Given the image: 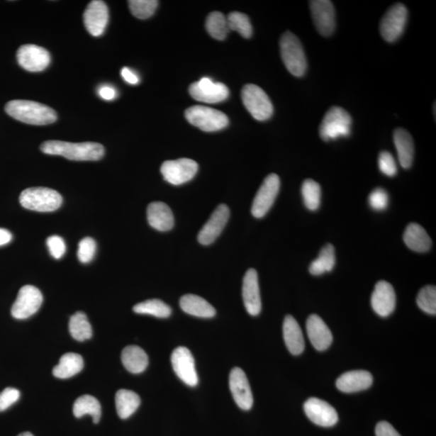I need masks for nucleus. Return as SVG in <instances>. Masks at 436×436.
I'll return each instance as SVG.
<instances>
[{
    "label": "nucleus",
    "instance_id": "0eeeda50",
    "mask_svg": "<svg viewBox=\"0 0 436 436\" xmlns=\"http://www.w3.org/2000/svg\"><path fill=\"white\" fill-rule=\"evenodd\" d=\"M244 106L255 120L264 121L273 114V106L269 96L259 86L247 84L242 90Z\"/></svg>",
    "mask_w": 436,
    "mask_h": 436
},
{
    "label": "nucleus",
    "instance_id": "a18cd8bd",
    "mask_svg": "<svg viewBox=\"0 0 436 436\" xmlns=\"http://www.w3.org/2000/svg\"><path fill=\"white\" fill-rule=\"evenodd\" d=\"M20 396L21 393L18 389L14 388L5 389L4 391L0 393V412L9 409L11 405L18 401Z\"/></svg>",
    "mask_w": 436,
    "mask_h": 436
},
{
    "label": "nucleus",
    "instance_id": "6ab92c4d",
    "mask_svg": "<svg viewBox=\"0 0 436 436\" xmlns=\"http://www.w3.org/2000/svg\"><path fill=\"white\" fill-rule=\"evenodd\" d=\"M86 30L94 37L101 36L108 22L107 5L101 0H94L87 6L84 14Z\"/></svg>",
    "mask_w": 436,
    "mask_h": 436
},
{
    "label": "nucleus",
    "instance_id": "4468645a",
    "mask_svg": "<svg viewBox=\"0 0 436 436\" xmlns=\"http://www.w3.org/2000/svg\"><path fill=\"white\" fill-rule=\"evenodd\" d=\"M19 65L29 72H40L48 67L50 55L47 50L36 45L21 46L16 54Z\"/></svg>",
    "mask_w": 436,
    "mask_h": 436
},
{
    "label": "nucleus",
    "instance_id": "72a5a7b5",
    "mask_svg": "<svg viewBox=\"0 0 436 436\" xmlns=\"http://www.w3.org/2000/svg\"><path fill=\"white\" fill-rule=\"evenodd\" d=\"M69 330L75 340L84 342L92 337L91 325L83 312L75 313L69 323Z\"/></svg>",
    "mask_w": 436,
    "mask_h": 436
},
{
    "label": "nucleus",
    "instance_id": "37998d69",
    "mask_svg": "<svg viewBox=\"0 0 436 436\" xmlns=\"http://www.w3.org/2000/svg\"><path fill=\"white\" fill-rule=\"evenodd\" d=\"M369 203L371 208L374 211H385L389 205V195L386 190L383 189H376L369 196Z\"/></svg>",
    "mask_w": 436,
    "mask_h": 436
},
{
    "label": "nucleus",
    "instance_id": "f03ea898",
    "mask_svg": "<svg viewBox=\"0 0 436 436\" xmlns=\"http://www.w3.org/2000/svg\"><path fill=\"white\" fill-rule=\"evenodd\" d=\"M5 111L11 118L33 125L53 124L57 114L53 108L32 101L14 100L5 106Z\"/></svg>",
    "mask_w": 436,
    "mask_h": 436
},
{
    "label": "nucleus",
    "instance_id": "f3484780",
    "mask_svg": "<svg viewBox=\"0 0 436 436\" xmlns=\"http://www.w3.org/2000/svg\"><path fill=\"white\" fill-rule=\"evenodd\" d=\"M229 382L232 396L237 406L244 410H251L253 395L245 373L240 368L233 369Z\"/></svg>",
    "mask_w": 436,
    "mask_h": 436
},
{
    "label": "nucleus",
    "instance_id": "f704fd0d",
    "mask_svg": "<svg viewBox=\"0 0 436 436\" xmlns=\"http://www.w3.org/2000/svg\"><path fill=\"white\" fill-rule=\"evenodd\" d=\"M133 310L139 315H147L160 318H166L172 315L171 307L159 299L141 302L133 307Z\"/></svg>",
    "mask_w": 436,
    "mask_h": 436
},
{
    "label": "nucleus",
    "instance_id": "5701e85b",
    "mask_svg": "<svg viewBox=\"0 0 436 436\" xmlns=\"http://www.w3.org/2000/svg\"><path fill=\"white\" fill-rule=\"evenodd\" d=\"M374 377L364 370H354L342 374L336 381V387L344 393L365 391L373 385Z\"/></svg>",
    "mask_w": 436,
    "mask_h": 436
},
{
    "label": "nucleus",
    "instance_id": "412c9836",
    "mask_svg": "<svg viewBox=\"0 0 436 436\" xmlns=\"http://www.w3.org/2000/svg\"><path fill=\"white\" fill-rule=\"evenodd\" d=\"M242 298L249 315L257 316L262 309L258 273L250 269L243 278Z\"/></svg>",
    "mask_w": 436,
    "mask_h": 436
},
{
    "label": "nucleus",
    "instance_id": "7c9ffc66",
    "mask_svg": "<svg viewBox=\"0 0 436 436\" xmlns=\"http://www.w3.org/2000/svg\"><path fill=\"white\" fill-rule=\"evenodd\" d=\"M115 403L118 416L122 420H126L138 410L141 404V399L135 392L120 389L116 393Z\"/></svg>",
    "mask_w": 436,
    "mask_h": 436
},
{
    "label": "nucleus",
    "instance_id": "cd10ccee",
    "mask_svg": "<svg viewBox=\"0 0 436 436\" xmlns=\"http://www.w3.org/2000/svg\"><path fill=\"white\" fill-rule=\"evenodd\" d=\"M179 305L183 311L195 317L211 318L216 315V310L212 305L201 296L194 294L183 296Z\"/></svg>",
    "mask_w": 436,
    "mask_h": 436
},
{
    "label": "nucleus",
    "instance_id": "a211bd4d",
    "mask_svg": "<svg viewBox=\"0 0 436 436\" xmlns=\"http://www.w3.org/2000/svg\"><path fill=\"white\" fill-rule=\"evenodd\" d=\"M230 218L228 206L220 205L215 209L211 218L203 225L199 234V241L202 245H211L223 232Z\"/></svg>",
    "mask_w": 436,
    "mask_h": 436
},
{
    "label": "nucleus",
    "instance_id": "bb28decb",
    "mask_svg": "<svg viewBox=\"0 0 436 436\" xmlns=\"http://www.w3.org/2000/svg\"><path fill=\"white\" fill-rule=\"evenodd\" d=\"M403 240L407 247L416 252H427L431 249L432 242L425 229L417 223L407 225L403 235Z\"/></svg>",
    "mask_w": 436,
    "mask_h": 436
},
{
    "label": "nucleus",
    "instance_id": "ea45409f",
    "mask_svg": "<svg viewBox=\"0 0 436 436\" xmlns=\"http://www.w3.org/2000/svg\"><path fill=\"white\" fill-rule=\"evenodd\" d=\"M417 304L420 309L435 315L436 313V288L433 286H427L423 288L417 296Z\"/></svg>",
    "mask_w": 436,
    "mask_h": 436
},
{
    "label": "nucleus",
    "instance_id": "9b49d317",
    "mask_svg": "<svg viewBox=\"0 0 436 436\" xmlns=\"http://www.w3.org/2000/svg\"><path fill=\"white\" fill-rule=\"evenodd\" d=\"M43 302L40 291L33 286L22 287L11 307V315L16 319H26L36 313Z\"/></svg>",
    "mask_w": 436,
    "mask_h": 436
},
{
    "label": "nucleus",
    "instance_id": "20e7f679",
    "mask_svg": "<svg viewBox=\"0 0 436 436\" xmlns=\"http://www.w3.org/2000/svg\"><path fill=\"white\" fill-rule=\"evenodd\" d=\"M20 203L22 207L29 211L53 212L61 207L62 197L54 189L43 187L30 188L22 191Z\"/></svg>",
    "mask_w": 436,
    "mask_h": 436
},
{
    "label": "nucleus",
    "instance_id": "1a4fd4ad",
    "mask_svg": "<svg viewBox=\"0 0 436 436\" xmlns=\"http://www.w3.org/2000/svg\"><path fill=\"white\" fill-rule=\"evenodd\" d=\"M281 180L276 174L267 177L255 196L252 207L255 218H264L270 211L280 191Z\"/></svg>",
    "mask_w": 436,
    "mask_h": 436
},
{
    "label": "nucleus",
    "instance_id": "4c0bfd02",
    "mask_svg": "<svg viewBox=\"0 0 436 436\" xmlns=\"http://www.w3.org/2000/svg\"><path fill=\"white\" fill-rule=\"evenodd\" d=\"M226 18H228L230 31L237 32L244 38L252 37V23L247 15L237 13V11H233L228 16H226Z\"/></svg>",
    "mask_w": 436,
    "mask_h": 436
},
{
    "label": "nucleus",
    "instance_id": "4be33fe9",
    "mask_svg": "<svg viewBox=\"0 0 436 436\" xmlns=\"http://www.w3.org/2000/svg\"><path fill=\"white\" fill-rule=\"evenodd\" d=\"M306 330L311 344L316 350L323 352L332 344L333 336L323 320L317 315H312L307 319Z\"/></svg>",
    "mask_w": 436,
    "mask_h": 436
},
{
    "label": "nucleus",
    "instance_id": "a878e982",
    "mask_svg": "<svg viewBox=\"0 0 436 436\" xmlns=\"http://www.w3.org/2000/svg\"><path fill=\"white\" fill-rule=\"evenodd\" d=\"M393 142L396 147L398 160L404 169H408L414 160V141L408 131L398 128L393 133Z\"/></svg>",
    "mask_w": 436,
    "mask_h": 436
},
{
    "label": "nucleus",
    "instance_id": "f8f14e48",
    "mask_svg": "<svg viewBox=\"0 0 436 436\" xmlns=\"http://www.w3.org/2000/svg\"><path fill=\"white\" fill-rule=\"evenodd\" d=\"M189 93L196 101L207 104L223 102L230 95L228 87L224 84L214 83L212 79L206 77L191 84Z\"/></svg>",
    "mask_w": 436,
    "mask_h": 436
},
{
    "label": "nucleus",
    "instance_id": "c9c22d12",
    "mask_svg": "<svg viewBox=\"0 0 436 436\" xmlns=\"http://www.w3.org/2000/svg\"><path fill=\"white\" fill-rule=\"evenodd\" d=\"M206 27L209 35L216 40H224L230 32L228 18L219 11L208 15Z\"/></svg>",
    "mask_w": 436,
    "mask_h": 436
},
{
    "label": "nucleus",
    "instance_id": "e433bc0d",
    "mask_svg": "<svg viewBox=\"0 0 436 436\" xmlns=\"http://www.w3.org/2000/svg\"><path fill=\"white\" fill-rule=\"evenodd\" d=\"M301 194L306 207L315 211L321 203L322 191L318 183L311 179H306L302 184Z\"/></svg>",
    "mask_w": 436,
    "mask_h": 436
},
{
    "label": "nucleus",
    "instance_id": "c03bdc74",
    "mask_svg": "<svg viewBox=\"0 0 436 436\" xmlns=\"http://www.w3.org/2000/svg\"><path fill=\"white\" fill-rule=\"evenodd\" d=\"M46 243H47L50 255L55 259H60L66 253V243L62 237L57 235L50 236Z\"/></svg>",
    "mask_w": 436,
    "mask_h": 436
},
{
    "label": "nucleus",
    "instance_id": "423d86ee",
    "mask_svg": "<svg viewBox=\"0 0 436 436\" xmlns=\"http://www.w3.org/2000/svg\"><path fill=\"white\" fill-rule=\"evenodd\" d=\"M185 118L190 124L206 132L219 131L229 124L228 116L224 113L206 106H196L189 108L185 111Z\"/></svg>",
    "mask_w": 436,
    "mask_h": 436
},
{
    "label": "nucleus",
    "instance_id": "3c124183",
    "mask_svg": "<svg viewBox=\"0 0 436 436\" xmlns=\"http://www.w3.org/2000/svg\"><path fill=\"white\" fill-rule=\"evenodd\" d=\"M18 436H33V435L31 434L30 432H24V433L20 434Z\"/></svg>",
    "mask_w": 436,
    "mask_h": 436
},
{
    "label": "nucleus",
    "instance_id": "9d476101",
    "mask_svg": "<svg viewBox=\"0 0 436 436\" xmlns=\"http://www.w3.org/2000/svg\"><path fill=\"white\" fill-rule=\"evenodd\" d=\"M199 171V164L193 160L179 159L166 161L161 167V173L167 182L181 185L190 181Z\"/></svg>",
    "mask_w": 436,
    "mask_h": 436
},
{
    "label": "nucleus",
    "instance_id": "6e6552de",
    "mask_svg": "<svg viewBox=\"0 0 436 436\" xmlns=\"http://www.w3.org/2000/svg\"><path fill=\"white\" fill-rule=\"evenodd\" d=\"M408 19L406 6L398 3L392 6L383 16L380 23V33L384 40L394 43L402 36Z\"/></svg>",
    "mask_w": 436,
    "mask_h": 436
},
{
    "label": "nucleus",
    "instance_id": "f257e3e1",
    "mask_svg": "<svg viewBox=\"0 0 436 436\" xmlns=\"http://www.w3.org/2000/svg\"><path fill=\"white\" fill-rule=\"evenodd\" d=\"M46 155H60L74 161H97L103 158L104 148L96 142L72 143L50 140L40 145Z\"/></svg>",
    "mask_w": 436,
    "mask_h": 436
},
{
    "label": "nucleus",
    "instance_id": "7ed1b4c3",
    "mask_svg": "<svg viewBox=\"0 0 436 436\" xmlns=\"http://www.w3.org/2000/svg\"><path fill=\"white\" fill-rule=\"evenodd\" d=\"M281 55L284 66L296 77H302L307 69V60L301 40L295 34L286 32L280 40Z\"/></svg>",
    "mask_w": 436,
    "mask_h": 436
},
{
    "label": "nucleus",
    "instance_id": "09e8293b",
    "mask_svg": "<svg viewBox=\"0 0 436 436\" xmlns=\"http://www.w3.org/2000/svg\"><path fill=\"white\" fill-rule=\"evenodd\" d=\"M99 95L106 101H113L116 96V91L110 86H103L99 89Z\"/></svg>",
    "mask_w": 436,
    "mask_h": 436
},
{
    "label": "nucleus",
    "instance_id": "dca6fc26",
    "mask_svg": "<svg viewBox=\"0 0 436 436\" xmlns=\"http://www.w3.org/2000/svg\"><path fill=\"white\" fill-rule=\"evenodd\" d=\"M304 410L309 420L320 427H333L339 420L338 413L334 407L321 399H308L304 404Z\"/></svg>",
    "mask_w": 436,
    "mask_h": 436
},
{
    "label": "nucleus",
    "instance_id": "b1692460",
    "mask_svg": "<svg viewBox=\"0 0 436 436\" xmlns=\"http://www.w3.org/2000/svg\"><path fill=\"white\" fill-rule=\"evenodd\" d=\"M147 220L151 228L159 231H168L174 226L172 209L164 202L150 203L147 208Z\"/></svg>",
    "mask_w": 436,
    "mask_h": 436
},
{
    "label": "nucleus",
    "instance_id": "a19ab883",
    "mask_svg": "<svg viewBox=\"0 0 436 436\" xmlns=\"http://www.w3.org/2000/svg\"><path fill=\"white\" fill-rule=\"evenodd\" d=\"M96 251V243L90 237H84L79 243L78 258L81 263L87 264L94 258Z\"/></svg>",
    "mask_w": 436,
    "mask_h": 436
},
{
    "label": "nucleus",
    "instance_id": "39448f33",
    "mask_svg": "<svg viewBox=\"0 0 436 436\" xmlns=\"http://www.w3.org/2000/svg\"><path fill=\"white\" fill-rule=\"evenodd\" d=\"M352 119L345 109L333 106L325 114L319 128V135L323 141L336 140L350 135Z\"/></svg>",
    "mask_w": 436,
    "mask_h": 436
},
{
    "label": "nucleus",
    "instance_id": "c85d7f7f",
    "mask_svg": "<svg viewBox=\"0 0 436 436\" xmlns=\"http://www.w3.org/2000/svg\"><path fill=\"white\" fill-rule=\"evenodd\" d=\"M121 362L130 373L138 374L147 369L149 359L142 348L133 345L125 347L122 351Z\"/></svg>",
    "mask_w": 436,
    "mask_h": 436
},
{
    "label": "nucleus",
    "instance_id": "2f4dec72",
    "mask_svg": "<svg viewBox=\"0 0 436 436\" xmlns=\"http://www.w3.org/2000/svg\"><path fill=\"white\" fill-rule=\"evenodd\" d=\"M73 413L77 418L90 415L93 418V423H98L101 418V406L96 398L86 394L75 401Z\"/></svg>",
    "mask_w": 436,
    "mask_h": 436
},
{
    "label": "nucleus",
    "instance_id": "49530a36",
    "mask_svg": "<svg viewBox=\"0 0 436 436\" xmlns=\"http://www.w3.org/2000/svg\"><path fill=\"white\" fill-rule=\"evenodd\" d=\"M376 436H401L391 423L386 421L380 422L376 427Z\"/></svg>",
    "mask_w": 436,
    "mask_h": 436
},
{
    "label": "nucleus",
    "instance_id": "aec40b11",
    "mask_svg": "<svg viewBox=\"0 0 436 436\" xmlns=\"http://www.w3.org/2000/svg\"><path fill=\"white\" fill-rule=\"evenodd\" d=\"M374 311L381 317H388L396 306V294L393 287L387 281H381L376 284L371 298Z\"/></svg>",
    "mask_w": 436,
    "mask_h": 436
},
{
    "label": "nucleus",
    "instance_id": "58836bf2",
    "mask_svg": "<svg viewBox=\"0 0 436 436\" xmlns=\"http://www.w3.org/2000/svg\"><path fill=\"white\" fill-rule=\"evenodd\" d=\"M128 3L131 13L141 20L147 19L152 16L159 5L156 0H130Z\"/></svg>",
    "mask_w": 436,
    "mask_h": 436
},
{
    "label": "nucleus",
    "instance_id": "79ce46f5",
    "mask_svg": "<svg viewBox=\"0 0 436 436\" xmlns=\"http://www.w3.org/2000/svg\"><path fill=\"white\" fill-rule=\"evenodd\" d=\"M378 166L380 171L386 176L393 177L398 172L396 161L389 151H382L378 158Z\"/></svg>",
    "mask_w": 436,
    "mask_h": 436
},
{
    "label": "nucleus",
    "instance_id": "393cba45",
    "mask_svg": "<svg viewBox=\"0 0 436 436\" xmlns=\"http://www.w3.org/2000/svg\"><path fill=\"white\" fill-rule=\"evenodd\" d=\"M284 342L290 353L298 356L305 350V340L301 328L296 319L291 315L284 318L283 325Z\"/></svg>",
    "mask_w": 436,
    "mask_h": 436
},
{
    "label": "nucleus",
    "instance_id": "473e14b6",
    "mask_svg": "<svg viewBox=\"0 0 436 436\" xmlns=\"http://www.w3.org/2000/svg\"><path fill=\"white\" fill-rule=\"evenodd\" d=\"M335 252L332 244L328 243L323 247L318 257L310 266V272L313 276H320L331 272L335 265Z\"/></svg>",
    "mask_w": 436,
    "mask_h": 436
},
{
    "label": "nucleus",
    "instance_id": "ddd939ff",
    "mask_svg": "<svg viewBox=\"0 0 436 436\" xmlns=\"http://www.w3.org/2000/svg\"><path fill=\"white\" fill-rule=\"evenodd\" d=\"M171 360L174 373L186 385L194 387L199 384L195 359L187 347H179L174 349Z\"/></svg>",
    "mask_w": 436,
    "mask_h": 436
},
{
    "label": "nucleus",
    "instance_id": "2eb2a0df",
    "mask_svg": "<svg viewBox=\"0 0 436 436\" xmlns=\"http://www.w3.org/2000/svg\"><path fill=\"white\" fill-rule=\"evenodd\" d=\"M312 18L318 32L329 37L335 29V11L332 2L328 0H313L310 2Z\"/></svg>",
    "mask_w": 436,
    "mask_h": 436
},
{
    "label": "nucleus",
    "instance_id": "de8ad7c7",
    "mask_svg": "<svg viewBox=\"0 0 436 436\" xmlns=\"http://www.w3.org/2000/svg\"><path fill=\"white\" fill-rule=\"evenodd\" d=\"M121 74L122 78H123L128 84L136 85L139 83V78L138 75L131 71L130 68H122Z\"/></svg>",
    "mask_w": 436,
    "mask_h": 436
},
{
    "label": "nucleus",
    "instance_id": "8fccbe9b",
    "mask_svg": "<svg viewBox=\"0 0 436 436\" xmlns=\"http://www.w3.org/2000/svg\"><path fill=\"white\" fill-rule=\"evenodd\" d=\"M13 235L11 233L5 229L0 228V246L6 245L11 241Z\"/></svg>",
    "mask_w": 436,
    "mask_h": 436
},
{
    "label": "nucleus",
    "instance_id": "c756f323",
    "mask_svg": "<svg viewBox=\"0 0 436 436\" xmlns=\"http://www.w3.org/2000/svg\"><path fill=\"white\" fill-rule=\"evenodd\" d=\"M84 359L77 353H66L53 369V374L60 379H67L77 375L84 368Z\"/></svg>",
    "mask_w": 436,
    "mask_h": 436
}]
</instances>
